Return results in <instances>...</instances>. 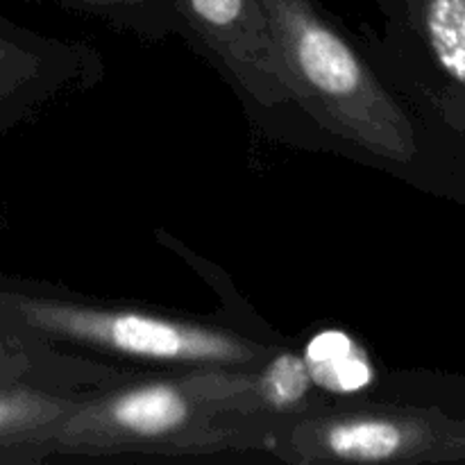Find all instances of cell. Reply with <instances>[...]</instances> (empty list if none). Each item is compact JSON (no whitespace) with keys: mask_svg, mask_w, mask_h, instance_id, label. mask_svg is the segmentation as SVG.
I'll return each mask as SVG.
<instances>
[{"mask_svg":"<svg viewBox=\"0 0 465 465\" xmlns=\"http://www.w3.org/2000/svg\"><path fill=\"white\" fill-rule=\"evenodd\" d=\"M313 384L327 400L352 398L377 384L375 368L361 345L343 331H325L302 348Z\"/></svg>","mask_w":465,"mask_h":465,"instance_id":"9","label":"cell"},{"mask_svg":"<svg viewBox=\"0 0 465 465\" xmlns=\"http://www.w3.org/2000/svg\"><path fill=\"white\" fill-rule=\"evenodd\" d=\"M193 316L143 302L103 300L59 284L0 277V321L48 343L143 371L257 368L289 343L241 300Z\"/></svg>","mask_w":465,"mask_h":465,"instance_id":"1","label":"cell"},{"mask_svg":"<svg viewBox=\"0 0 465 465\" xmlns=\"http://www.w3.org/2000/svg\"><path fill=\"white\" fill-rule=\"evenodd\" d=\"M243 459L291 465H416L465 459V420L436 404L384 391L380 384L352 398L263 425Z\"/></svg>","mask_w":465,"mask_h":465,"instance_id":"4","label":"cell"},{"mask_svg":"<svg viewBox=\"0 0 465 465\" xmlns=\"http://www.w3.org/2000/svg\"><path fill=\"white\" fill-rule=\"evenodd\" d=\"M252 371L145 372L95 391L54 431L48 463L243 459L257 430Z\"/></svg>","mask_w":465,"mask_h":465,"instance_id":"2","label":"cell"},{"mask_svg":"<svg viewBox=\"0 0 465 465\" xmlns=\"http://www.w3.org/2000/svg\"><path fill=\"white\" fill-rule=\"evenodd\" d=\"M143 368L103 361L48 343L0 321V386H35L59 393H95L145 375Z\"/></svg>","mask_w":465,"mask_h":465,"instance_id":"7","label":"cell"},{"mask_svg":"<svg viewBox=\"0 0 465 465\" xmlns=\"http://www.w3.org/2000/svg\"><path fill=\"white\" fill-rule=\"evenodd\" d=\"M66 12L94 18L118 35L143 41H163L177 35L171 0H39Z\"/></svg>","mask_w":465,"mask_h":465,"instance_id":"10","label":"cell"},{"mask_svg":"<svg viewBox=\"0 0 465 465\" xmlns=\"http://www.w3.org/2000/svg\"><path fill=\"white\" fill-rule=\"evenodd\" d=\"M177 36L218 73L259 134L321 153L277 54L262 0H171Z\"/></svg>","mask_w":465,"mask_h":465,"instance_id":"5","label":"cell"},{"mask_svg":"<svg viewBox=\"0 0 465 465\" xmlns=\"http://www.w3.org/2000/svg\"><path fill=\"white\" fill-rule=\"evenodd\" d=\"M277 54L321 153L416 177L427 153L416 121L354 39L316 0H262Z\"/></svg>","mask_w":465,"mask_h":465,"instance_id":"3","label":"cell"},{"mask_svg":"<svg viewBox=\"0 0 465 465\" xmlns=\"http://www.w3.org/2000/svg\"><path fill=\"white\" fill-rule=\"evenodd\" d=\"M104 57L82 39L41 35L0 16V136L95 89Z\"/></svg>","mask_w":465,"mask_h":465,"instance_id":"6","label":"cell"},{"mask_svg":"<svg viewBox=\"0 0 465 465\" xmlns=\"http://www.w3.org/2000/svg\"><path fill=\"white\" fill-rule=\"evenodd\" d=\"M91 393L0 386V465H45L50 440Z\"/></svg>","mask_w":465,"mask_h":465,"instance_id":"8","label":"cell"}]
</instances>
